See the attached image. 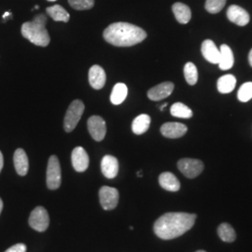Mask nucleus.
Instances as JSON below:
<instances>
[{"label":"nucleus","mask_w":252,"mask_h":252,"mask_svg":"<svg viewBox=\"0 0 252 252\" xmlns=\"http://www.w3.org/2000/svg\"><path fill=\"white\" fill-rule=\"evenodd\" d=\"M197 216L185 212H169L160 217L154 223L155 234L163 240H171L187 233L194 225Z\"/></svg>","instance_id":"f257e3e1"},{"label":"nucleus","mask_w":252,"mask_h":252,"mask_svg":"<svg viewBox=\"0 0 252 252\" xmlns=\"http://www.w3.org/2000/svg\"><path fill=\"white\" fill-rule=\"evenodd\" d=\"M103 36L111 45L117 47H131L142 42L147 33L142 28L128 23H114L108 26Z\"/></svg>","instance_id":"f03ea898"},{"label":"nucleus","mask_w":252,"mask_h":252,"mask_svg":"<svg viewBox=\"0 0 252 252\" xmlns=\"http://www.w3.org/2000/svg\"><path fill=\"white\" fill-rule=\"evenodd\" d=\"M47 17L44 14H38L31 22H27L22 26V35L31 43L40 47L50 44L51 37L46 29Z\"/></svg>","instance_id":"7ed1b4c3"},{"label":"nucleus","mask_w":252,"mask_h":252,"mask_svg":"<svg viewBox=\"0 0 252 252\" xmlns=\"http://www.w3.org/2000/svg\"><path fill=\"white\" fill-rule=\"evenodd\" d=\"M84 109L85 106L81 100H74L69 105L63 120V128L65 132L70 133L76 128L84 112Z\"/></svg>","instance_id":"20e7f679"},{"label":"nucleus","mask_w":252,"mask_h":252,"mask_svg":"<svg viewBox=\"0 0 252 252\" xmlns=\"http://www.w3.org/2000/svg\"><path fill=\"white\" fill-rule=\"evenodd\" d=\"M62 181L61 176V166L57 156L52 155L48 161V167H47V176H46V182L47 187L50 189H57Z\"/></svg>","instance_id":"39448f33"},{"label":"nucleus","mask_w":252,"mask_h":252,"mask_svg":"<svg viewBox=\"0 0 252 252\" xmlns=\"http://www.w3.org/2000/svg\"><path fill=\"white\" fill-rule=\"evenodd\" d=\"M29 225L37 232H45L50 224L49 213L43 207H36L29 217Z\"/></svg>","instance_id":"423d86ee"},{"label":"nucleus","mask_w":252,"mask_h":252,"mask_svg":"<svg viewBox=\"0 0 252 252\" xmlns=\"http://www.w3.org/2000/svg\"><path fill=\"white\" fill-rule=\"evenodd\" d=\"M180 171L188 179H194L204 170V163L197 159L184 158L178 162Z\"/></svg>","instance_id":"0eeeda50"},{"label":"nucleus","mask_w":252,"mask_h":252,"mask_svg":"<svg viewBox=\"0 0 252 252\" xmlns=\"http://www.w3.org/2000/svg\"><path fill=\"white\" fill-rule=\"evenodd\" d=\"M100 204L105 210H112L117 207L119 191L117 189L104 186L99 189Z\"/></svg>","instance_id":"6e6552de"},{"label":"nucleus","mask_w":252,"mask_h":252,"mask_svg":"<svg viewBox=\"0 0 252 252\" xmlns=\"http://www.w3.org/2000/svg\"><path fill=\"white\" fill-rule=\"evenodd\" d=\"M88 130L90 133L91 136L95 141H102L107 133V126L106 122L103 118L100 116H92L88 120Z\"/></svg>","instance_id":"1a4fd4ad"},{"label":"nucleus","mask_w":252,"mask_h":252,"mask_svg":"<svg viewBox=\"0 0 252 252\" xmlns=\"http://www.w3.org/2000/svg\"><path fill=\"white\" fill-rule=\"evenodd\" d=\"M227 17L229 21L239 27L247 26L251 20L249 12L237 5H232L229 7L227 10Z\"/></svg>","instance_id":"9d476101"},{"label":"nucleus","mask_w":252,"mask_h":252,"mask_svg":"<svg viewBox=\"0 0 252 252\" xmlns=\"http://www.w3.org/2000/svg\"><path fill=\"white\" fill-rule=\"evenodd\" d=\"M174 83L165 81L153 87L148 92V97L153 101H160L168 97L174 91Z\"/></svg>","instance_id":"9b49d317"},{"label":"nucleus","mask_w":252,"mask_h":252,"mask_svg":"<svg viewBox=\"0 0 252 252\" xmlns=\"http://www.w3.org/2000/svg\"><path fill=\"white\" fill-rule=\"evenodd\" d=\"M71 161L74 169L77 172H84L89 166V156L82 147H76L73 150Z\"/></svg>","instance_id":"f8f14e48"},{"label":"nucleus","mask_w":252,"mask_h":252,"mask_svg":"<svg viewBox=\"0 0 252 252\" xmlns=\"http://www.w3.org/2000/svg\"><path fill=\"white\" fill-rule=\"evenodd\" d=\"M187 126L180 123H165L161 127V133L167 138H180L187 133Z\"/></svg>","instance_id":"ddd939ff"},{"label":"nucleus","mask_w":252,"mask_h":252,"mask_svg":"<svg viewBox=\"0 0 252 252\" xmlns=\"http://www.w3.org/2000/svg\"><path fill=\"white\" fill-rule=\"evenodd\" d=\"M107 81L106 72L100 65L94 64L93 65L89 70V82L90 85L95 90L102 89Z\"/></svg>","instance_id":"4468645a"},{"label":"nucleus","mask_w":252,"mask_h":252,"mask_svg":"<svg viewBox=\"0 0 252 252\" xmlns=\"http://www.w3.org/2000/svg\"><path fill=\"white\" fill-rule=\"evenodd\" d=\"M101 170L107 179L116 178L119 172L117 158L112 155H105L101 161Z\"/></svg>","instance_id":"2eb2a0df"},{"label":"nucleus","mask_w":252,"mask_h":252,"mask_svg":"<svg viewBox=\"0 0 252 252\" xmlns=\"http://www.w3.org/2000/svg\"><path fill=\"white\" fill-rule=\"evenodd\" d=\"M201 52L204 58L211 63H219L220 58V51L211 39H206L202 43Z\"/></svg>","instance_id":"dca6fc26"},{"label":"nucleus","mask_w":252,"mask_h":252,"mask_svg":"<svg viewBox=\"0 0 252 252\" xmlns=\"http://www.w3.org/2000/svg\"><path fill=\"white\" fill-rule=\"evenodd\" d=\"M14 167L19 176H26L29 169V162L27 153L23 149H17L13 156Z\"/></svg>","instance_id":"f3484780"},{"label":"nucleus","mask_w":252,"mask_h":252,"mask_svg":"<svg viewBox=\"0 0 252 252\" xmlns=\"http://www.w3.org/2000/svg\"><path fill=\"white\" fill-rule=\"evenodd\" d=\"M159 183L162 189L168 191H178L180 189V180L170 172H163L159 177Z\"/></svg>","instance_id":"a211bd4d"},{"label":"nucleus","mask_w":252,"mask_h":252,"mask_svg":"<svg viewBox=\"0 0 252 252\" xmlns=\"http://www.w3.org/2000/svg\"><path fill=\"white\" fill-rule=\"evenodd\" d=\"M220 58L219 62V66L221 70H228L233 67L234 63V54L231 48L226 44H222L220 48Z\"/></svg>","instance_id":"6ab92c4d"},{"label":"nucleus","mask_w":252,"mask_h":252,"mask_svg":"<svg viewBox=\"0 0 252 252\" xmlns=\"http://www.w3.org/2000/svg\"><path fill=\"white\" fill-rule=\"evenodd\" d=\"M172 10L174 12V15L177 19V21L182 24V25H186L189 22V20L191 18V11L190 9L187 5L177 2L172 6Z\"/></svg>","instance_id":"aec40b11"},{"label":"nucleus","mask_w":252,"mask_h":252,"mask_svg":"<svg viewBox=\"0 0 252 252\" xmlns=\"http://www.w3.org/2000/svg\"><path fill=\"white\" fill-rule=\"evenodd\" d=\"M151 126V117L148 114L138 115L133 121L132 130L135 135H142L146 133Z\"/></svg>","instance_id":"412c9836"},{"label":"nucleus","mask_w":252,"mask_h":252,"mask_svg":"<svg viewBox=\"0 0 252 252\" xmlns=\"http://www.w3.org/2000/svg\"><path fill=\"white\" fill-rule=\"evenodd\" d=\"M235 84H236V79L234 75L227 74L218 80L217 87H218V91L220 94H229L234 91Z\"/></svg>","instance_id":"4be33fe9"},{"label":"nucleus","mask_w":252,"mask_h":252,"mask_svg":"<svg viewBox=\"0 0 252 252\" xmlns=\"http://www.w3.org/2000/svg\"><path fill=\"white\" fill-rule=\"evenodd\" d=\"M49 16H51L55 22L67 23L70 19L69 13L60 5H54L46 9Z\"/></svg>","instance_id":"5701e85b"},{"label":"nucleus","mask_w":252,"mask_h":252,"mask_svg":"<svg viewBox=\"0 0 252 252\" xmlns=\"http://www.w3.org/2000/svg\"><path fill=\"white\" fill-rule=\"evenodd\" d=\"M128 94V89L125 83H117L111 92L110 101L113 105H120L125 100Z\"/></svg>","instance_id":"b1692460"},{"label":"nucleus","mask_w":252,"mask_h":252,"mask_svg":"<svg viewBox=\"0 0 252 252\" xmlns=\"http://www.w3.org/2000/svg\"><path fill=\"white\" fill-rule=\"evenodd\" d=\"M217 232H218L219 237L224 242L231 243V242H234L236 238V234L234 228L226 222H223L219 226Z\"/></svg>","instance_id":"393cba45"},{"label":"nucleus","mask_w":252,"mask_h":252,"mask_svg":"<svg viewBox=\"0 0 252 252\" xmlns=\"http://www.w3.org/2000/svg\"><path fill=\"white\" fill-rule=\"evenodd\" d=\"M170 112H171L172 116L177 118H181V119H189L192 117V110L187 107L186 105H184L183 103H175L174 105H172L170 108Z\"/></svg>","instance_id":"a878e982"},{"label":"nucleus","mask_w":252,"mask_h":252,"mask_svg":"<svg viewBox=\"0 0 252 252\" xmlns=\"http://www.w3.org/2000/svg\"><path fill=\"white\" fill-rule=\"evenodd\" d=\"M184 76L189 85H194L198 81V71L194 63L189 62L184 66Z\"/></svg>","instance_id":"bb28decb"},{"label":"nucleus","mask_w":252,"mask_h":252,"mask_svg":"<svg viewBox=\"0 0 252 252\" xmlns=\"http://www.w3.org/2000/svg\"><path fill=\"white\" fill-rule=\"evenodd\" d=\"M237 97L241 102H248L252 98V82L249 81L241 85L237 93Z\"/></svg>","instance_id":"cd10ccee"},{"label":"nucleus","mask_w":252,"mask_h":252,"mask_svg":"<svg viewBox=\"0 0 252 252\" xmlns=\"http://www.w3.org/2000/svg\"><path fill=\"white\" fill-rule=\"evenodd\" d=\"M225 4L226 0H207L205 7L208 12L215 14L223 9Z\"/></svg>","instance_id":"c85d7f7f"},{"label":"nucleus","mask_w":252,"mask_h":252,"mask_svg":"<svg viewBox=\"0 0 252 252\" xmlns=\"http://www.w3.org/2000/svg\"><path fill=\"white\" fill-rule=\"evenodd\" d=\"M68 3L77 10L91 9L94 6V0H68Z\"/></svg>","instance_id":"c756f323"},{"label":"nucleus","mask_w":252,"mask_h":252,"mask_svg":"<svg viewBox=\"0 0 252 252\" xmlns=\"http://www.w3.org/2000/svg\"><path fill=\"white\" fill-rule=\"evenodd\" d=\"M27 248L25 244L19 243L10 247L5 252H27Z\"/></svg>","instance_id":"7c9ffc66"},{"label":"nucleus","mask_w":252,"mask_h":252,"mask_svg":"<svg viewBox=\"0 0 252 252\" xmlns=\"http://www.w3.org/2000/svg\"><path fill=\"white\" fill-rule=\"evenodd\" d=\"M3 165H4V158H3V154L0 152V173L3 168Z\"/></svg>","instance_id":"2f4dec72"},{"label":"nucleus","mask_w":252,"mask_h":252,"mask_svg":"<svg viewBox=\"0 0 252 252\" xmlns=\"http://www.w3.org/2000/svg\"><path fill=\"white\" fill-rule=\"evenodd\" d=\"M249 62H250V64L252 66V49L251 50V52H250V54H249Z\"/></svg>","instance_id":"473e14b6"},{"label":"nucleus","mask_w":252,"mask_h":252,"mask_svg":"<svg viewBox=\"0 0 252 252\" xmlns=\"http://www.w3.org/2000/svg\"><path fill=\"white\" fill-rule=\"evenodd\" d=\"M8 16H11V13L9 11H7L4 15H3V19H6Z\"/></svg>","instance_id":"72a5a7b5"},{"label":"nucleus","mask_w":252,"mask_h":252,"mask_svg":"<svg viewBox=\"0 0 252 252\" xmlns=\"http://www.w3.org/2000/svg\"><path fill=\"white\" fill-rule=\"evenodd\" d=\"M2 210H3V201H2V199L0 198V214H1Z\"/></svg>","instance_id":"f704fd0d"},{"label":"nucleus","mask_w":252,"mask_h":252,"mask_svg":"<svg viewBox=\"0 0 252 252\" xmlns=\"http://www.w3.org/2000/svg\"><path fill=\"white\" fill-rule=\"evenodd\" d=\"M166 106H167V103H164V104H163L162 106H161V107H160V109H161V110H163V109H164V108H165Z\"/></svg>","instance_id":"c9c22d12"},{"label":"nucleus","mask_w":252,"mask_h":252,"mask_svg":"<svg viewBox=\"0 0 252 252\" xmlns=\"http://www.w3.org/2000/svg\"><path fill=\"white\" fill-rule=\"evenodd\" d=\"M137 176H138V177H142V172H137Z\"/></svg>","instance_id":"e433bc0d"},{"label":"nucleus","mask_w":252,"mask_h":252,"mask_svg":"<svg viewBox=\"0 0 252 252\" xmlns=\"http://www.w3.org/2000/svg\"><path fill=\"white\" fill-rule=\"evenodd\" d=\"M196 252H206L205 251H197Z\"/></svg>","instance_id":"4c0bfd02"},{"label":"nucleus","mask_w":252,"mask_h":252,"mask_svg":"<svg viewBox=\"0 0 252 252\" xmlns=\"http://www.w3.org/2000/svg\"><path fill=\"white\" fill-rule=\"evenodd\" d=\"M48 1H52V2H54V1H56V0H48Z\"/></svg>","instance_id":"58836bf2"}]
</instances>
